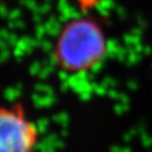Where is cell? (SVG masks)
Masks as SVG:
<instances>
[{"instance_id": "cell-2", "label": "cell", "mask_w": 152, "mask_h": 152, "mask_svg": "<svg viewBox=\"0 0 152 152\" xmlns=\"http://www.w3.org/2000/svg\"><path fill=\"white\" fill-rule=\"evenodd\" d=\"M39 133L20 102L0 106V152H35Z\"/></svg>"}, {"instance_id": "cell-1", "label": "cell", "mask_w": 152, "mask_h": 152, "mask_svg": "<svg viewBox=\"0 0 152 152\" xmlns=\"http://www.w3.org/2000/svg\"><path fill=\"white\" fill-rule=\"evenodd\" d=\"M107 53L102 28L89 17L73 20L64 28L55 45V61L60 69L80 73L94 68Z\"/></svg>"}]
</instances>
